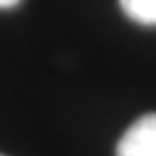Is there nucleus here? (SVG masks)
Here are the masks:
<instances>
[{"instance_id": "20e7f679", "label": "nucleus", "mask_w": 156, "mask_h": 156, "mask_svg": "<svg viewBox=\"0 0 156 156\" xmlns=\"http://www.w3.org/2000/svg\"><path fill=\"white\" fill-rule=\"evenodd\" d=\"M0 156H2V154H0Z\"/></svg>"}, {"instance_id": "f257e3e1", "label": "nucleus", "mask_w": 156, "mask_h": 156, "mask_svg": "<svg viewBox=\"0 0 156 156\" xmlns=\"http://www.w3.org/2000/svg\"><path fill=\"white\" fill-rule=\"evenodd\" d=\"M115 156H156V113H147L128 126Z\"/></svg>"}, {"instance_id": "7ed1b4c3", "label": "nucleus", "mask_w": 156, "mask_h": 156, "mask_svg": "<svg viewBox=\"0 0 156 156\" xmlns=\"http://www.w3.org/2000/svg\"><path fill=\"white\" fill-rule=\"evenodd\" d=\"M20 2V0H0V9H11Z\"/></svg>"}, {"instance_id": "f03ea898", "label": "nucleus", "mask_w": 156, "mask_h": 156, "mask_svg": "<svg viewBox=\"0 0 156 156\" xmlns=\"http://www.w3.org/2000/svg\"><path fill=\"white\" fill-rule=\"evenodd\" d=\"M128 20L143 26H156V0H119Z\"/></svg>"}]
</instances>
